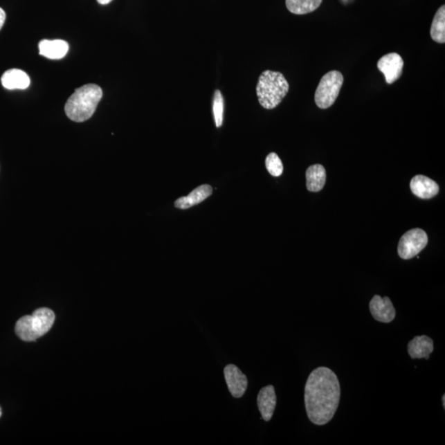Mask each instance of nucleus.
Returning <instances> with one entry per match:
<instances>
[{
  "label": "nucleus",
  "instance_id": "1",
  "mask_svg": "<svg viewBox=\"0 0 445 445\" xmlns=\"http://www.w3.org/2000/svg\"><path fill=\"white\" fill-rule=\"evenodd\" d=\"M340 385L338 376L327 367H318L307 380L305 403L307 415L314 425L332 421L339 407Z\"/></svg>",
  "mask_w": 445,
  "mask_h": 445
},
{
  "label": "nucleus",
  "instance_id": "2",
  "mask_svg": "<svg viewBox=\"0 0 445 445\" xmlns=\"http://www.w3.org/2000/svg\"><path fill=\"white\" fill-rule=\"evenodd\" d=\"M102 98V90L97 84H86L75 89L64 106L68 118L75 122H84L90 119Z\"/></svg>",
  "mask_w": 445,
  "mask_h": 445
},
{
  "label": "nucleus",
  "instance_id": "3",
  "mask_svg": "<svg viewBox=\"0 0 445 445\" xmlns=\"http://www.w3.org/2000/svg\"><path fill=\"white\" fill-rule=\"evenodd\" d=\"M289 85L282 73L266 71L259 77L257 94L265 109H274L289 93Z\"/></svg>",
  "mask_w": 445,
  "mask_h": 445
},
{
  "label": "nucleus",
  "instance_id": "4",
  "mask_svg": "<svg viewBox=\"0 0 445 445\" xmlns=\"http://www.w3.org/2000/svg\"><path fill=\"white\" fill-rule=\"evenodd\" d=\"M55 320V314L48 308L34 311L32 315H26L16 323L15 334L26 343H32L46 335Z\"/></svg>",
  "mask_w": 445,
  "mask_h": 445
},
{
  "label": "nucleus",
  "instance_id": "5",
  "mask_svg": "<svg viewBox=\"0 0 445 445\" xmlns=\"http://www.w3.org/2000/svg\"><path fill=\"white\" fill-rule=\"evenodd\" d=\"M343 82L344 77L339 71H332L323 75L315 93L316 105L321 109H327L334 105Z\"/></svg>",
  "mask_w": 445,
  "mask_h": 445
},
{
  "label": "nucleus",
  "instance_id": "6",
  "mask_svg": "<svg viewBox=\"0 0 445 445\" xmlns=\"http://www.w3.org/2000/svg\"><path fill=\"white\" fill-rule=\"evenodd\" d=\"M427 244L426 233L421 228H413L401 237L397 252L401 258L408 260L417 256L426 247Z\"/></svg>",
  "mask_w": 445,
  "mask_h": 445
},
{
  "label": "nucleus",
  "instance_id": "7",
  "mask_svg": "<svg viewBox=\"0 0 445 445\" xmlns=\"http://www.w3.org/2000/svg\"><path fill=\"white\" fill-rule=\"evenodd\" d=\"M377 66L385 77L387 84H392L403 75L404 62L399 54L390 53L379 60Z\"/></svg>",
  "mask_w": 445,
  "mask_h": 445
},
{
  "label": "nucleus",
  "instance_id": "8",
  "mask_svg": "<svg viewBox=\"0 0 445 445\" xmlns=\"http://www.w3.org/2000/svg\"><path fill=\"white\" fill-rule=\"evenodd\" d=\"M224 378L232 396L240 399L248 388V379L235 365H228L224 370Z\"/></svg>",
  "mask_w": 445,
  "mask_h": 445
},
{
  "label": "nucleus",
  "instance_id": "9",
  "mask_svg": "<svg viewBox=\"0 0 445 445\" xmlns=\"http://www.w3.org/2000/svg\"><path fill=\"white\" fill-rule=\"evenodd\" d=\"M370 310L376 321L390 323L394 320L396 309L388 297L374 296L370 302Z\"/></svg>",
  "mask_w": 445,
  "mask_h": 445
},
{
  "label": "nucleus",
  "instance_id": "10",
  "mask_svg": "<svg viewBox=\"0 0 445 445\" xmlns=\"http://www.w3.org/2000/svg\"><path fill=\"white\" fill-rule=\"evenodd\" d=\"M410 190L415 196L421 199H430L437 195L439 185L426 176L417 175L410 181Z\"/></svg>",
  "mask_w": 445,
  "mask_h": 445
},
{
  "label": "nucleus",
  "instance_id": "11",
  "mask_svg": "<svg viewBox=\"0 0 445 445\" xmlns=\"http://www.w3.org/2000/svg\"><path fill=\"white\" fill-rule=\"evenodd\" d=\"M257 407L262 417L265 421L271 420L276 407V395L275 388L268 385L262 388L257 396Z\"/></svg>",
  "mask_w": 445,
  "mask_h": 445
},
{
  "label": "nucleus",
  "instance_id": "12",
  "mask_svg": "<svg viewBox=\"0 0 445 445\" xmlns=\"http://www.w3.org/2000/svg\"><path fill=\"white\" fill-rule=\"evenodd\" d=\"M433 351V340L425 335L415 336L408 345V352L412 358H425L428 360Z\"/></svg>",
  "mask_w": 445,
  "mask_h": 445
},
{
  "label": "nucleus",
  "instance_id": "13",
  "mask_svg": "<svg viewBox=\"0 0 445 445\" xmlns=\"http://www.w3.org/2000/svg\"><path fill=\"white\" fill-rule=\"evenodd\" d=\"M3 87L10 89H26L31 84V80L28 73L19 70V69H11L3 73L1 77Z\"/></svg>",
  "mask_w": 445,
  "mask_h": 445
},
{
  "label": "nucleus",
  "instance_id": "14",
  "mask_svg": "<svg viewBox=\"0 0 445 445\" xmlns=\"http://www.w3.org/2000/svg\"><path fill=\"white\" fill-rule=\"evenodd\" d=\"M39 54L50 60H60L66 55L69 44L63 40H42L39 42Z\"/></svg>",
  "mask_w": 445,
  "mask_h": 445
},
{
  "label": "nucleus",
  "instance_id": "15",
  "mask_svg": "<svg viewBox=\"0 0 445 445\" xmlns=\"http://www.w3.org/2000/svg\"><path fill=\"white\" fill-rule=\"evenodd\" d=\"M212 188L209 185H202L194 190L188 196L181 197L175 201L176 208L185 210L191 207L200 204L212 194Z\"/></svg>",
  "mask_w": 445,
  "mask_h": 445
},
{
  "label": "nucleus",
  "instance_id": "16",
  "mask_svg": "<svg viewBox=\"0 0 445 445\" xmlns=\"http://www.w3.org/2000/svg\"><path fill=\"white\" fill-rule=\"evenodd\" d=\"M307 188L309 192H320L326 183V170L320 164L310 166L306 172Z\"/></svg>",
  "mask_w": 445,
  "mask_h": 445
},
{
  "label": "nucleus",
  "instance_id": "17",
  "mask_svg": "<svg viewBox=\"0 0 445 445\" xmlns=\"http://www.w3.org/2000/svg\"><path fill=\"white\" fill-rule=\"evenodd\" d=\"M323 0H285L288 10L293 15L309 14L321 6Z\"/></svg>",
  "mask_w": 445,
  "mask_h": 445
},
{
  "label": "nucleus",
  "instance_id": "18",
  "mask_svg": "<svg viewBox=\"0 0 445 445\" xmlns=\"http://www.w3.org/2000/svg\"><path fill=\"white\" fill-rule=\"evenodd\" d=\"M430 36L438 43L445 42V6L439 8L430 28Z\"/></svg>",
  "mask_w": 445,
  "mask_h": 445
},
{
  "label": "nucleus",
  "instance_id": "19",
  "mask_svg": "<svg viewBox=\"0 0 445 445\" xmlns=\"http://www.w3.org/2000/svg\"><path fill=\"white\" fill-rule=\"evenodd\" d=\"M224 98L219 90L215 92L213 101V113L215 125L217 127H221L224 120Z\"/></svg>",
  "mask_w": 445,
  "mask_h": 445
},
{
  "label": "nucleus",
  "instance_id": "20",
  "mask_svg": "<svg viewBox=\"0 0 445 445\" xmlns=\"http://www.w3.org/2000/svg\"><path fill=\"white\" fill-rule=\"evenodd\" d=\"M266 167L269 174L273 176H279L282 174L283 164L275 153L268 154L266 158Z\"/></svg>",
  "mask_w": 445,
  "mask_h": 445
},
{
  "label": "nucleus",
  "instance_id": "21",
  "mask_svg": "<svg viewBox=\"0 0 445 445\" xmlns=\"http://www.w3.org/2000/svg\"><path fill=\"white\" fill-rule=\"evenodd\" d=\"M6 20V12L3 10L2 8H0V30L3 27L4 23Z\"/></svg>",
  "mask_w": 445,
  "mask_h": 445
},
{
  "label": "nucleus",
  "instance_id": "22",
  "mask_svg": "<svg viewBox=\"0 0 445 445\" xmlns=\"http://www.w3.org/2000/svg\"><path fill=\"white\" fill-rule=\"evenodd\" d=\"M97 1L102 6H106V4L110 3L112 0H97Z\"/></svg>",
  "mask_w": 445,
  "mask_h": 445
},
{
  "label": "nucleus",
  "instance_id": "23",
  "mask_svg": "<svg viewBox=\"0 0 445 445\" xmlns=\"http://www.w3.org/2000/svg\"><path fill=\"white\" fill-rule=\"evenodd\" d=\"M442 401H443V407L444 408H445V395L442 397Z\"/></svg>",
  "mask_w": 445,
  "mask_h": 445
},
{
  "label": "nucleus",
  "instance_id": "24",
  "mask_svg": "<svg viewBox=\"0 0 445 445\" xmlns=\"http://www.w3.org/2000/svg\"><path fill=\"white\" fill-rule=\"evenodd\" d=\"M2 414H3L2 408H1V407H0V418H1Z\"/></svg>",
  "mask_w": 445,
  "mask_h": 445
}]
</instances>
